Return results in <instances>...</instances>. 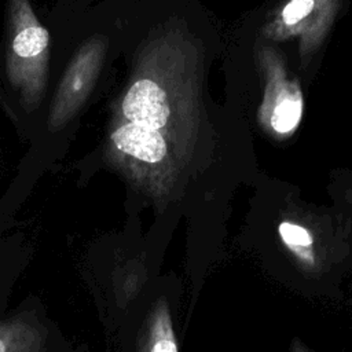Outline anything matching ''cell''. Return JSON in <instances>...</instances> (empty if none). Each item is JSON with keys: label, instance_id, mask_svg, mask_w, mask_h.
Masks as SVG:
<instances>
[{"label": "cell", "instance_id": "1", "mask_svg": "<svg viewBox=\"0 0 352 352\" xmlns=\"http://www.w3.org/2000/svg\"><path fill=\"white\" fill-rule=\"evenodd\" d=\"M104 157L140 192L157 204L173 191L186 164L162 135L110 120Z\"/></svg>", "mask_w": 352, "mask_h": 352}, {"label": "cell", "instance_id": "2", "mask_svg": "<svg viewBox=\"0 0 352 352\" xmlns=\"http://www.w3.org/2000/svg\"><path fill=\"white\" fill-rule=\"evenodd\" d=\"M50 36L37 19L30 0H7L6 74L21 104L40 106L48 80Z\"/></svg>", "mask_w": 352, "mask_h": 352}, {"label": "cell", "instance_id": "3", "mask_svg": "<svg viewBox=\"0 0 352 352\" xmlns=\"http://www.w3.org/2000/svg\"><path fill=\"white\" fill-rule=\"evenodd\" d=\"M263 76V98L257 110L260 126L275 139H286L298 128L304 96L297 78L289 76L280 54L270 45L257 52Z\"/></svg>", "mask_w": 352, "mask_h": 352}, {"label": "cell", "instance_id": "4", "mask_svg": "<svg viewBox=\"0 0 352 352\" xmlns=\"http://www.w3.org/2000/svg\"><path fill=\"white\" fill-rule=\"evenodd\" d=\"M341 0H287L272 12L261 29L271 41L297 38L301 67L307 69L327 37Z\"/></svg>", "mask_w": 352, "mask_h": 352}, {"label": "cell", "instance_id": "5", "mask_svg": "<svg viewBox=\"0 0 352 352\" xmlns=\"http://www.w3.org/2000/svg\"><path fill=\"white\" fill-rule=\"evenodd\" d=\"M107 41L91 37L73 55L54 95L48 125L52 131L63 128L82 107L94 89L102 69Z\"/></svg>", "mask_w": 352, "mask_h": 352}, {"label": "cell", "instance_id": "6", "mask_svg": "<svg viewBox=\"0 0 352 352\" xmlns=\"http://www.w3.org/2000/svg\"><path fill=\"white\" fill-rule=\"evenodd\" d=\"M45 331L26 316L0 322V352H44Z\"/></svg>", "mask_w": 352, "mask_h": 352}, {"label": "cell", "instance_id": "7", "mask_svg": "<svg viewBox=\"0 0 352 352\" xmlns=\"http://www.w3.org/2000/svg\"><path fill=\"white\" fill-rule=\"evenodd\" d=\"M140 352H179L169 304L160 297L147 315Z\"/></svg>", "mask_w": 352, "mask_h": 352}, {"label": "cell", "instance_id": "8", "mask_svg": "<svg viewBox=\"0 0 352 352\" xmlns=\"http://www.w3.org/2000/svg\"><path fill=\"white\" fill-rule=\"evenodd\" d=\"M278 231L280 241L301 263L309 267L315 264L314 234L307 226L293 220H282Z\"/></svg>", "mask_w": 352, "mask_h": 352}, {"label": "cell", "instance_id": "9", "mask_svg": "<svg viewBox=\"0 0 352 352\" xmlns=\"http://www.w3.org/2000/svg\"><path fill=\"white\" fill-rule=\"evenodd\" d=\"M292 352H309V351L305 348V345L301 341L294 340L293 346H292Z\"/></svg>", "mask_w": 352, "mask_h": 352}, {"label": "cell", "instance_id": "10", "mask_svg": "<svg viewBox=\"0 0 352 352\" xmlns=\"http://www.w3.org/2000/svg\"><path fill=\"white\" fill-rule=\"evenodd\" d=\"M346 198H348V202H349V205H351V208H352V188L348 191Z\"/></svg>", "mask_w": 352, "mask_h": 352}]
</instances>
